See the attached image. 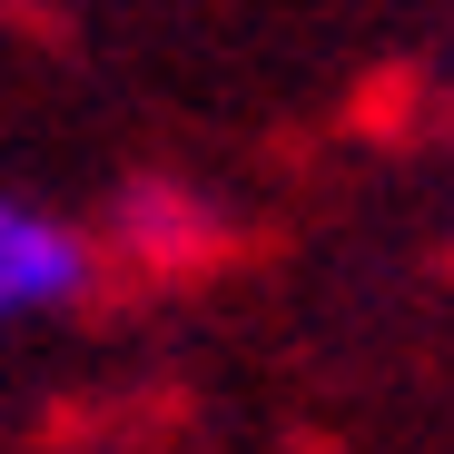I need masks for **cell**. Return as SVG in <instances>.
Here are the masks:
<instances>
[{"label":"cell","instance_id":"1","mask_svg":"<svg viewBox=\"0 0 454 454\" xmlns=\"http://www.w3.org/2000/svg\"><path fill=\"white\" fill-rule=\"evenodd\" d=\"M99 296V238L90 217H69L30 188L0 178V346L30 336V326H59Z\"/></svg>","mask_w":454,"mask_h":454},{"label":"cell","instance_id":"2","mask_svg":"<svg viewBox=\"0 0 454 454\" xmlns=\"http://www.w3.org/2000/svg\"><path fill=\"white\" fill-rule=\"evenodd\" d=\"M90 238H99V267L119 257V267H207L217 247H227V207L207 198V188H188V178H168V168H148V178H119V198L90 217Z\"/></svg>","mask_w":454,"mask_h":454}]
</instances>
